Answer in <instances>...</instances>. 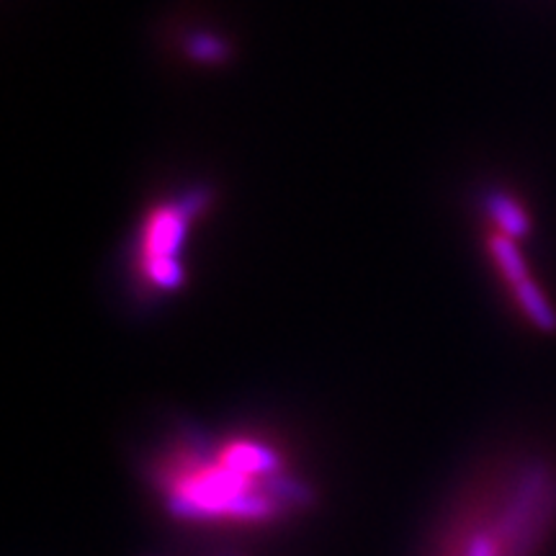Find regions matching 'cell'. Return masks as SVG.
I'll list each match as a JSON object with an SVG mask.
<instances>
[{"mask_svg":"<svg viewBox=\"0 0 556 556\" xmlns=\"http://www.w3.org/2000/svg\"><path fill=\"white\" fill-rule=\"evenodd\" d=\"M152 484L173 518L197 526H274L312 503L281 451L248 435L184 438L152 467Z\"/></svg>","mask_w":556,"mask_h":556,"instance_id":"obj_1","label":"cell"},{"mask_svg":"<svg viewBox=\"0 0 556 556\" xmlns=\"http://www.w3.org/2000/svg\"><path fill=\"white\" fill-rule=\"evenodd\" d=\"M490 507L510 556H536L556 520V471L544 462L523 464Z\"/></svg>","mask_w":556,"mask_h":556,"instance_id":"obj_2","label":"cell"},{"mask_svg":"<svg viewBox=\"0 0 556 556\" xmlns=\"http://www.w3.org/2000/svg\"><path fill=\"white\" fill-rule=\"evenodd\" d=\"M204 204V197H191L150 212L139 250H142V274L157 289H176L184 283V266H180L178 253L184 248L191 217Z\"/></svg>","mask_w":556,"mask_h":556,"instance_id":"obj_3","label":"cell"},{"mask_svg":"<svg viewBox=\"0 0 556 556\" xmlns=\"http://www.w3.org/2000/svg\"><path fill=\"white\" fill-rule=\"evenodd\" d=\"M438 556H510L497 520L492 516L490 500L469 505L454 520L448 533L441 541Z\"/></svg>","mask_w":556,"mask_h":556,"instance_id":"obj_4","label":"cell"},{"mask_svg":"<svg viewBox=\"0 0 556 556\" xmlns=\"http://www.w3.org/2000/svg\"><path fill=\"white\" fill-rule=\"evenodd\" d=\"M490 212L492 217H495V225L503 235L507 238H523L528 232V217L526 212L520 208L516 201L503 197V193H495V197L490 199Z\"/></svg>","mask_w":556,"mask_h":556,"instance_id":"obj_5","label":"cell"},{"mask_svg":"<svg viewBox=\"0 0 556 556\" xmlns=\"http://www.w3.org/2000/svg\"><path fill=\"white\" fill-rule=\"evenodd\" d=\"M191 52L197 54V58L219 60L222 54H225V45H222V41H217V39H212V37H199V39H193Z\"/></svg>","mask_w":556,"mask_h":556,"instance_id":"obj_6","label":"cell"}]
</instances>
